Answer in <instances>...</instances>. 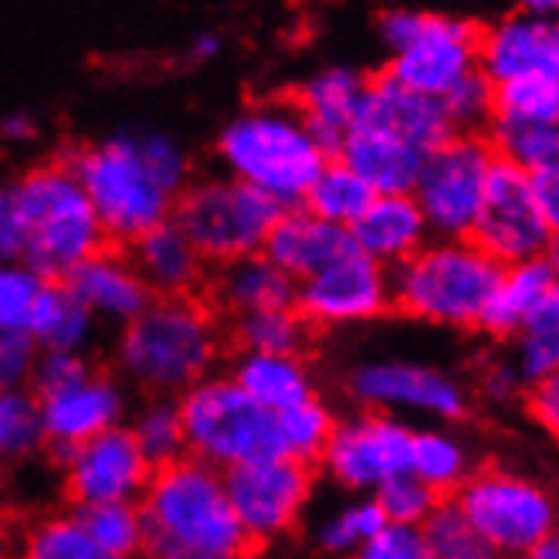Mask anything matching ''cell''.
Instances as JSON below:
<instances>
[{
    "mask_svg": "<svg viewBox=\"0 0 559 559\" xmlns=\"http://www.w3.org/2000/svg\"><path fill=\"white\" fill-rule=\"evenodd\" d=\"M69 163L112 245H129L170 221L180 193L193 180L187 146L156 126L119 129L82 146Z\"/></svg>",
    "mask_w": 559,
    "mask_h": 559,
    "instance_id": "1",
    "label": "cell"
},
{
    "mask_svg": "<svg viewBox=\"0 0 559 559\" xmlns=\"http://www.w3.org/2000/svg\"><path fill=\"white\" fill-rule=\"evenodd\" d=\"M227 329L204 295H153L146 309L116 329V377L140 393L180 397L221 370Z\"/></svg>",
    "mask_w": 559,
    "mask_h": 559,
    "instance_id": "2",
    "label": "cell"
},
{
    "mask_svg": "<svg viewBox=\"0 0 559 559\" xmlns=\"http://www.w3.org/2000/svg\"><path fill=\"white\" fill-rule=\"evenodd\" d=\"M140 509L146 559H251L254 552L227 499L224 472L193 454L153 468Z\"/></svg>",
    "mask_w": 559,
    "mask_h": 559,
    "instance_id": "3",
    "label": "cell"
},
{
    "mask_svg": "<svg viewBox=\"0 0 559 559\" xmlns=\"http://www.w3.org/2000/svg\"><path fill=\"white\" fill-rule=\"evenodd\" d=\"M214 156L221 174L251 183L282 207H299L333 159L292 98H261L238 109L214 136Z\"/></svg>",
    "mask_w": 559,
    "mask_h": 559,
    "instance_id": "4",
    "label": "cell"
},
{
    "mask_svg": "<svg viewBox=\"0 0 559 559\" xmlns=\"http://www.w3.org/2000/svg\"><path fill=\"white\" fill-rule=\"evenodd\" d=\"M502 265L472 238H431L390 272L393 312L448 333H481Z\"/></svg>",
    "mask_w": 559,
    "mask_h": 559,
    "instance_id": "5",
    "label": "cell"
},
{
    "mask_svg": "<svg viewBox=\"0 0 559 559\" xmlns=\"http://www.w3.org/2000/svg\"><path fill=\"white\" fill-rule=\"evenodd\" d=\"M17 193L27 224L24 261L41 278H69L85 258L112 245L69 159H51L27 170L17 177Z\"/></svg>",
    "mask_w": 559,
    "mask_h": 559,
    "instance_id": "6",
    "label": "cell"
},
{
    "mask_svg": "<svg viewBox=\"0 0 559 559\" xmlns=\"http://www.w3.org/2000/svg\"><path fill=\"white\" fill-rule=\"evenodd\" d=\"M478 24L444 11L393 8L377 21V35L386 51V69L420 95L448 98L457 85L478 75Z\"/></svg>",
    "mask_w": 559,
    "mask_h": 559,
    "instance_id": "7",
    "label": "cell"
},
{
    "mask_svg": "<svg viewBox=\"0 0 559 559\" xmlns=\"http://www.w3.org/2000/svg\"><path fill=\"white\" fill-rule=\"evenodd\" d=\"M187 454L227 472L254 457L282 454L275 411L261 407L235 383L231 373H211L180 393Z\"/></svg>",
    "mask_w": 559,
    "mask_h": 559,
    "instance_id": "8",
    "label": "cell"
},
{
    "mask_svg": "<svg viewBox=\"0 0 559 559\" xmlns=\"http://www.w3.org/2000/svg\"><path fill=\"white\" fill-rule=\"evenodd\" d=\"M285 207L272 201L269 193L254 190L227 174L193 177L174 207V221L183 227V235L197 245L204 261L224 265L245 254H258L269 241L278 214Z\"/></svg>",
    "mask_w": 559,
    "mask_h": 559,
    "instance_id": "9",
    "label": "cell"
},
{
    "mask_svg": "<svg viewBox=\"0 0 559 559\" xmlns=\"http://www.w3.org/2000/svg\"><path fill=\"white\" fill-rule=\"evenodd\" d=\"M451 499L499 559H519L559 525L549 488L509 468H475Z\"/></svg>",
    "mask_w": 559,
    "mask_h": 559,
    "instance_id": "10",
    "label": "cell"
},
{
    "mask_svg": "<svg viewBox=\"0 0 559 559\" xmlns=\"http://www.w3.org/2000/svg\"><path fill=\"white\" fill-rule=\"evenodd\" d=\"M496 159L485 133H451L424 156L411 193L431 238H472Z\"/></svg>",
    "mask_w": 559,
    "mask_h": 559,
    "instance_id": "11",
    "label": "cell"
},
{
    "mask_svg": "<svg viewBox=\"0 0 559 559\" xmlns=\"http://www.w3.org/2000/svg\"><path fill=\"white\" fill-rule=\"evenodd\" d=\"M346 393L356 407L386 411L404 420L457 424L472 411V390L462 377L420 359L380 356L364 359L346 373Z\"/></svg>",
    "mask_w": 559,
    "mask_h": 559,
    "instance_id": "12",
    "label": "cell"
},
{
    "mask_svg": "<svg viewBox=\"0 0 559 559\" xmlns=\"http://www.w3.org/2000/svg\"><path fill=\"white\" fill-rule=\"evenodd\" d=\"M411 420L359 407L346 417H336L333 435L316 465L325 481L343 488L346 496H373L390 478L411 472Z\"/></svg>",
    "mask_w": 559,
    "mask_h": 559,
    "instance_id": "13",
    "label": "cell"
},
{
    "mask_svg": "<svg viewBox=\"0 0 559 559\" xmlns=\"http://www.w3.org/2000/svg\"><path fill=\"white\" fill-rule=\"evenodd\" d=\"M227 499L254 546H272L299 530L316 496V465L269 454L224 472Z\"/></svg>",
    "mask_w": 559,
    "mask_h": 559,
    "instance_id": "14",
    "label": "cell"
},
{
    "mask_svg": "<svg viewBox=\"0 0 559 559\" xmlns=\"http://www.w3.org/2000/svg\"><path fill=\"white\" fill-rule=\"evenodd\" d=\"M295 309L312 329H356L393 312L390 269L349 248L309 278L295 282Z\"/></svg>",
    "mask_w": 559,
    "mask_h": 559,
    "instance_id": "15",
    "label": "cell"
},
{
    "mask_svg": "<svg viewBox=\"0 0 559 559\" xmlns=\"http://www.w3.org/2000/svg\"><path fill=\"white\" fill-rule=\"evenodd\" d=\"M472 241L499 261V265H512V261H525L536 254L552 251V231L546 224L536 180L530 170L515 167L509 159H496L485 190L481 214L472 227Z\"/></svg>",
    "mask_w": 559,
    "mask_h": 559,
    "instance_id": "16",
    "label": "cell"
},
{
    "mask_svg": "<svg viewBox=\"0 0 559 559\" xmlns=\"http://www.w3.org/2000/svg\"><path fill=\"white\" fill-rule=\"evenodd\" d=\"M61 465V488L72 509L106 506V502H140L153 478L150 457L140 451L129 427H109L64 454H58Z\"/></svg>",
    "mask_w": 559,
    "mask_h": 559,
    "instance_id": "17",
    "label": "cell"
},
{
    "mask_svg": "<svg viewBox=\"0 0 559 559\" xmlns=\"http://www.w3.org/2000/svg\"><path fill=\"white\" fill-rule=\"evenodd\" d=\"M38 401L45 417V441L55 457L109 431V427L126 424L129 417L126 383L116 373L98 370L95 364H88L72 380L38 393Z\"/></svg>",
    "mask_w": 559,
    "mask_h": 559,
    "instance_id": "18",
    "label": "cell"
},
{
    "mask_svg": "<svg viewBox=\"0 0 559 559\" xmlns=\"http://www.w3.org/2000/svg\"><path fill=\"white\" fill-rule=\"evenodd\" d=\"M478 69L491 88L559 82V21L512 11L478 31Z\"/></svg>",
    "mask_w": 559,
    "mask_h": 559,
    "instance_id": "19",
    "label": "cell"
},
{
    "mask_svg": "<svg viewBox=\"0 0 559 559\" xmlns=\"http://www.w3.org/2000/svg\"><path fill=\"white\" fill-rule=\"evenodd\" d=\"M61 282L69 285V292L95 316L98 325L119 329L133 316H140L146 302L153 299V292L133 269L129 254L116 251L112 245L85 258L82 265L72 269L69 278H61Z\"/></svg>",
    "mask_w": 559,
    "mask_h": 559,
    "instance_id": "20",
    "label": "cell"
},
{
    "mask_svg": "<svg viewBox=\"0 0 559 559\" xmlns=\"http://www.w3.org/2000/svg\"><path fill=\"white\" fill-rule=\"evenodd\" d=\"M126 254L153 295H201L211 275L204 254L174 217L136 235L126 245Z\"/></svg>",
    "mask_w": 559,
    "mask_h": 559,
    "instance_id": "21",
    "label": "cell"
},
{
    "mask_svg": "<svg viewBox=\"0 0 559 559\" xmlns=\"http://www.w3.org/2000/svg\"><path fill=\"white\" fill-rule=\"evenodd\" d=\"M333 156L364 177L373 193H411L427 153L390 129L359 119L336 143Z\"/></svg>",
    "mask_w": 559,
    "mask_h": 559,
    "instance_id": "22",
    "label": "cell"
},
{
    "mask_svg": "<svg viewBox=\"0 0 559 559\" xmlns=\"http://www.w3.org/2000/svg\"><path fill=\"white\" fill-rule=\"evenodd\" d=\"M349 238L367 258L393 272L431 241V227L414 193H373L367 211L349 224Z\"/></svg>",
    "mask_w": 559,
    "mask_h": 559,
    "instance_id": "23",
    "label": "cell"
},
{
    "mask_svg": "<svg viewBox=\"0 0 559 559\" xmlns=\"http://www.w3.org/2000/svg\"><path fill=\"white\" fill-rule=\"evenodd\" d=\"M370 75H364L353 64H322V69L309 72L292 95V103L299 106L302 119L312 126V133L336 150V143L356 126L359 112L367 103Z\"/></svg>",
    "mask_w": 559,
    "mask_h": 559,
    "instance_id": "24",
    "label": "cell"
},
{
    "mask_svg": "<svg viewBox=\"0 0 559 559\" xmlns=\"http://www.w3.org/2000/svg\"><path fill=\"white\" fill-rule=\"evenodd\" d=\"M201 295L221 319H235L272 306H295V282L265 251H258L214 265Z\"/></svg>",
    "mask_w": 559,
    "mask_h": 559,
    "instance_id": "25",
    "label": "cell"
},
{
    "mask_svg": "<svg viewBox=\"0 0 559 559\" xmlns=\"http://www.w3.org/2000/svg\"><path fill=\"white\" fill-rule=\"evenodd\" d=\"M349 248H356L349 238V227L329 224L299 204V207H285L278 214L261 251H265L292 282H302L322 265H329V261L346 254Z\"/></svg>",
    "mask_w": 559,
    "mask_h": 559,
    "instance_id": "26",
    "label": "cell"
},
{
    "mask_svg": "<svg viewBox=\"0 0 559 559\" xmlns=\"http://www.w3.org/2000/svg\"><path fill=\"white\" fill-rule=\"evenodd\" d=\"M556 282H559L556 251L502 265L499 282L491 288V299L481 316V333L499 343L519 336L522 325L533 319V312L539 309V302L552 292Z\"/></svg>",
    "mask_w": 559,
    "mask_h": 559,
    "instance_id": "27",
    "label": "cell"
},
{
    "mask_svg": "<svg viewBox=\"0 0 559 559\" xmlns=\"http://www.w3.org/2000/svg\"><path fill=\"white\" fill-rule=\"evenodd\" d=\"M359 119L390 129V133L404 136L407 143L420 146L424 153H431L438 143H444L454 133V126L438 98L420 95L401 82H393L390 75L370 79L367 103H364Z\"/></svg>",
    "mask_w": 559,
    "mask_h": 559,
    "instance_id": "28",
    "label": "cell"
},
{
    "mask_svg": "<svg viewBox=\"0 0 559 559\" xmlns=\"http://www.w3.org/2000/svg\"><path fill=\"white\" fill-rule=\"evenodd\" d=\"M227 373L251 401L269 411H285L316 393V373L306 353H238Z\"/></svg>",
    "mask_w": 559,
    "mask_h": 559,
    "instance_id": "29",
    "label": "cell"
},
{
    "mask_svg": "<svg viewBox=\"0 0 559 559\" xmlns=\"http://www.w3.org/2000/svg\"><path fill=\"white\" fill-rule=\"evenodd\" d=\"M27 336L38 349L55 353H88L98 336L95 316L75 299L64 282H45L35 312L27 322Z\"/></svg>",
    "mask_w": 559,
    "mask_h": 559,
    "instance_id": "30",
    "label": "cell"
},
{
    "mask_svg": "<svg viewBox=\"0 0 559 559\" xmlns=\"http://www.w3.org/2000/svg\"><path fill=\"white\" fill-rule=\"evenodd\" d=\"M411 472L431 485L441 499H451L465 478L475 472V454L468 441L451 431L448 424H431V427H414L411 441Z\"/></svg>",
    "mask_w": 559,
    "mask_h": 559,
    "instance_id": "31",
    "label": "cell"
},
{
    "mask_svg": "<svg viewBox=\"0 0 559 559\" xmlns=\"http://www.w3.org/2000/svg\"><path fill=\"white\" fill-rule=\"evenodd\" d=\"M11 559H119L88 533L79 509L45 512L27 522L14 539Z\"/></svg>",
    "mask_w": 559,
    "mask_h": 559,
    "instance_id": "32",
    "label": "cell"
},
{
    "mask_svg": "<svg viewBox=\"0 0 559 559\" xmlns=\"http://www.w3.org/2000/svg\"><path fill=\"white\" fill-rule=\"evenodd\" d=\"M488 143L496 146V153L515 167L539 174L546 167L559 163V106L530 116V119H491L485 126Z\"/></svg>",
    "mask_w": 559,
    "mask_h": 559,
    "instance_id": "33",
    "label": "cell"
},
{
    "mask_svg": "<svg viewBox=\"0 0 559 559\" xmlns=\"http://www.w3.org/2000/svg\"><path fill=\"white\" fill-rule=\"evenodd\" d=\"M312 325L295 306H272L227 319V343L238 353H306Z\"/></svg>",
    "mask_w": 559,
    "mask_h": 559,
    "instance_id": "34",
    "label": "cell"
},
{
    "mask_svg": "<svg viewBox=\"0 0 559 559\" xmlns=\"http://www.w3.org/2000/svg\"><path fill=\"white\" fill-rule=\"evenodd\" d=\"M129 435L136 438L140 451L150 457V465L159 468L167 462L187 454V435H183V417L180 401L163 397V393H143V404L126 417Z\"/></svg>",
    "mask_w": 559,
    "mask_h": 559,
    "instance_id": "35",
    "label": "cell"
},
{
    "mask_svg": "<svg viewBox=\"0 0 559 559\" xmlns=\"http://www.w3.org/2000/svg\"><path fill=\"white\" fill-rule=\"evenodd\" d=\"M386 525L377 496H346L316 525V546L333 559H356Z\"/></svg>",
    "mask_w": 559,
    "mask_h": 559,
    "instance_id": "36",
    "label": "cell"
},
{
    "mask_svg": "<svg viewBox=\"0 0 559 559\" xmlns=\"http://www.w3.org/2000/svg\"><path fill=\"white\" fill-rule=\"evenodd\" d=\"M336 411L322 393H309V397L295 401L285 411H275V427H278V448L282 454L295 457V462L316 465L319 454L336 427Z\"/></svg>",
    "mask_w": 559,
    "mask_h": 559,
    "instance_id": "37",
    "label": "cell"
},
{
    "mask_svg": "<svg viewBox=\"0 0 559 559\" xmlns=\"http://www.w3.org/2000/svg\"><path fill=\"white\" fill-rule=\"evenodd\" d=\"M45 448L38 393L31 386H0V462H27Z\"/></svg>",
    "mask_w": 559,
    "mask_h": 559,
    "instance_id": "38",
    "label": "cell"
},
{
    "mask_svg": "<svg viewBox=\"0 0 559 559\" xmlns=\"http://www.w3.org/2000/svg\"><path fill=\"white\" fill-rule=\"evenodd\" d=\"M373 201V190L370 183L353 174L346 163H340L336 156L325 163L319 170V177L312 180L309 193L302 207H309L316 217L329 221V224H340V227H349L359 214L367 211V204Z\"/></svg>",
    "mask_w": 559,
    "mask_h": 559,
    "instance_id": "39",
    "label": "cell"
},
{
    "mask_svg": "<svg viewBox=\"0 0 559 559\" xmlns=\"http://www.w3.org/2000/svg\"><path fill=\"white\" fill-rule=\"evenodd\" d=\"M88 533L106 552L119 559H143L146 556V522L140 502H106L79 509Z\"/></svg>",
    "mask_w": 559,
    "mask_h": 559,
    "instance_id": "40",
    "label": "cell"
},
{
    "mask_svg": "<svg viewBox=\"0 0 559 559\" xmlns=\"http://www.w3.org/2000/svg\"><path fill=\"white\" fill-rule=\"evenodd\" d=\"M420 530L438 559H499L478 536L475 525L465 519V512L454 506V499H441Z\"/></svg>",
    "mask_w": 559,
    "mask_h": 559,
    "instance_id": "41",
    "label": "cell"
},
{
    "mask_svg": "<svg viewBox=\"0 0 559 559\" xmlns=\"http://www.w3.org/2000/svg\"><path fill=\"white\" fill-rule=\"evenodd\" d=\"M45 282L27 261H0V333H27Z\"/></svg>",
    "mask_w": 559,
    "mask_h": 559,
    "instance_id": "42",
    "label": "cell"
},
{
    "mask_svg": "<svg viewBox=\"0 0 559 559\" xmlns=\"http://www.w3.org/2000/svg\"><path fill=\"white\" fill-rule=\"evenodd\" d=\"M509 359L506 367L512 370L515 383L533 390L559 367V333H543V329H522L519 336L509 340Z\"/></svg>",
    "mask_w": 559,
    "mask_h": 559,
    "instance_id": "43",
    "label": "cell"
},
{
    "mask_svg": "<svg viewBox=\"0 0 559 559\" xmlns=\"http://www.w3.org/2000/svg\"><path fill=\"white\" fill-rule=\"evenodd\" d=\"M373 496L383 509V519L393 525H424L427 515H431L441 502L438 491L431 485H424L414 472L390 478L386 485H380L373 491Z\"/></svg>",
    "mask_w": 559,
    "mask_h": 559,
    "instance_id": "44",
    "label": "cell"
},
{
    "mask_svg": "<svg viewBox=\"0 0 559 559\" xmlns=\"http://www.w3.org/2000/svg\"><path fill=\"white\" fill-rule=\"evenodd\" d=\"M491 95H496V88L478 72L457 85L448 98H441L454 133H485V126L491 119Z\"/></svg>",
    "mask_w": 559,
    "mask_h": 559,
    "instance_id": "45",
    "label": "cell"
},
{
    "mask_svg": "<svg viewBox=\"0 0 559 559\" xmlns=\"http://www.w3.org/2000/svg\"><path fill=\"white\" fill-rule=\"evenodd\" d=\"M356 559H438L431 543H427L420 525H393L386 522L383 530L359 549Z\"/></svg>",
    "mask_w": 559,
    "mask_h": 559,
    "instance_id": "46",
    "label": "cell"
},
{
    "mask_svg": "<svg viewBox=\"0 0 559 559\" xmlns=\"http://www.w3.org/2000/svg\"><path fill=\"white\" fill-rule=\"evenodd\" d=\"M27 248V224H24V207L17 180L0 183V261H24Z\"/></svg>",
    "mask_w": 559,
    "mask_h": 559,
    "instance_id": "47",
    "label": "cell"
},
{
    "mask_svg": "<svg viewBox=\"0 0 559 559\" xmlns=\"http://www.w3.org/2000/svg\"><path fill=\"white\" fill-rule=\"evenodd\" d=\"M38 353L27 333H0V386H27Z\"/></svg>",
    "mask_w": 559,
    "mask_h": 559,
    "instance_id": "48",
    "label": "cell"
},
{
    "mask_svg": "<svg viewBox=\"0 0 559 559\" xmlns=\"http://www.w3.org/2000/svg\"><path fill=\"white\" fill-rule=\"evenodd\" d=\"M525 407H530V417L543 431L559 441V367L543 383L525 390Z\"/></svg>",
    "mask_w": 559,
    "mask_h": 559,
    "instance_id": "49",
    "label": "cell"
},
{
    "mask_svg": "<svg viewBox=\"0 0 559 559\" xmlns=\"http://www.w3.org/2000/svg\"><path fill=\"white\" fill-rule=\"evenodd\" d=\"M536 180V193H539V204H543V214H546V224L552 231V251L559 258V163L556 167H546L539 174H533Z\"/></svg>",
    "mask_w": 559,
    "mask_h": 559,
    "instance_id": "50",
    "label": "cell"
},
{
    "mask_svg": "<svg viewBox=\"0 0 559 559\" xmlns=\"http://www.w3.org/2000/svg\"><path fill=\"white\" fill-rule=\"evenodd\" d=\"M38 119L31 112H8L0 116V146H24L38 140Z\"/></svg>",
    "mask_w": 559,
    "mask_h": 559,
    "instance_id": "51",
    "label": "cell"
},
{
    "mask_svg": "<svg viewBox=\"0 0 559 559\" xmlns=\"http://www.w3.org/2000/svg\"><path fill=\"white\" fill-rule=\"evenodd\" d=\"M221 48H224L221 35H214V31H197V35L187 41V58L193 64H207L221 55Z\"/></svg>",
    "mask_w": 559,
    "mask_h": 559,
    "instance_id": "52",
    "label": "cell"
},
{
    "mask_svg": "<svg viewBox=\"0 0 559 559\" xmlns=\"http://www.w3.org/2000/svg\"><path fill=\"white\" fill-rule=\"evenodd\" d=\"M515 11L546 17V21H559V0H515Z\"/></svg>",
    "mask_w": 559,
    "mask_h": 559,
    "instance_id": "53",
    "label": "cell"
},
{
    "mask_svg": "<svg viewBox=\"0 0 559 559\" xmlns=\"http://www.w3.org/2000/svg\"><path fill=\"white\" fill-rule=\"evenodd\" d=\"M519 559H559V525L549 536H543L530 552H522Z\"/></svg>",
    "mask_w": 559,
    "mask_h": 559,
    "instance_id": "54",
    "label": "cell"
},
{
    "mask_svg": "<svg viewBox=\"0 0 559 559\" xmlns=\"http://www.w3.org/2000/svg\"><path fill=\"white\" fill-rule=\"evenodd\" d=\"M14 539H17L14 525H11L8 512L0 509V559H11V552H14Z\"/></svg>",
    "mask_w": 559,
    "mask_h": 559,
    "instance_id": "55",
    "label": "cell"
},
{
    "mask_svg": "<svg viewBox=\"0 0 559 559\" xmlns=\"http://www.w3.org/2000/svg\"><path fill=\"white\" fill-rule=\"evenodd\" d=\"M0 475H4V462H0Z\"/></svg>",
    "mask_w": 559,
    "mask_h": 559,
    "instance_id": "56",
    "label": "cell"
}]
</instances>
